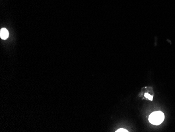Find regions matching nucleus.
<instances>
[{
	"mask_svg": "<svg viewBox=\"0 0 175 132\" xmlns=\"http://www.w3.org/2000/svg\"><path fill=\"white\" fill-rule=\"evenodd\" d=\"M145 97L147 99H149V100H151V101H152L153 98V96L150 95L148 93L145 94Z\"/></svg>",
	"mask_w": 175,
	"mask_h": 132,
	"instance_id": "nucleus-3",
	"label": "nucleus"
},
{
	"mask_svg": "<svg viewBox=\"0 0 175 132\" xmlns=\"http://www.w3.org/2000/svg\"><path fill=\"white\" fill-rule=\"evenodd\" d=\"M9 36V33L7 30V29L5 28H3V29H1L0 31V37L1 38L5 40L8 38V37Z\"/></svg>",
	"mask_w": 175,
	"mask_h": 132,
	"instance_id": "nucleus-2",
	"label": "nucleus"
},
{
	"mask_svg": "<svg viewBox=\"0 0 175 132\" xmlns=\"http://www.w3.org/2000/svg\"><path fill=\"white\" fill-rule=\"evenodd\" d=\"M165 116L163 112L161 111H156L151 113L149 117V121L154 125H158L161 124L163 122Z\"/></svg>",
	"mask_w": 175,
	"mask_h": 132,
	"instance_id": "nucleus-1",
	"label": "nucleus"
},
{
	"mask_svg": "<svg viewBox=\"0 0 175 132\" xmlns=\"http://www.w3.org/2000/svg\"><path fill=\"white\" fill-rule=\"evenodd\" d=\"M128 132V130H126V129H123V128H120L118 130H116V132Z\"/></svg>",
	"mask_w": 175,
	"mask_h": 132,
	"instance_id": "nucleus-4",
	"label": "nucleus"
}]
</instances>
